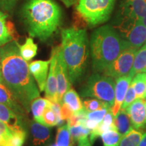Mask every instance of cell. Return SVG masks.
<instances>
[{
  "instance_id": "d4e9b609",
  "label": "cell",
  "mask_w": 146,
  "mask_h": 146,
  "mask_svg": "<svg viewBox=\"0 0 146 146\" xmlns=\"http://www.w3.org/2000/svg\"><path fill=\"white\" fill-rule=\"evenodd\" d=\"M70 135L72 141H79L86 139L91 133V130L87 128L83 123H78L76 125L69 127Z\"/></svg>"
},
{
  "instance_id": "5b68a950",
  "label": "cell",
  "mask_w": 146,
  "mask_h": 146,
  "mask_svg": "<svg viewBox=\"0 0 146 146\" xmlns=\"http://www.w3.org/2000/svg\"><path fill=\"white\" fill-rule=\"evenodd\" d=\"M116 0H78L76 10L80 17L90 27L109 19Z\"/></svg>"
},
{
  "instance_id": "4dcf8cb0",
  "label": "cell",
  "mask_w": 146,
  "mask_h": 146,
  "mask_svg": "<svg viewBox=\"0 0 146 146\" xmlns=\"http://www.w3.org/2000/svg\"><path fill=\"white\" fill-rule=\"evenodd\" d=\"M25 139L26 132L25 131H15L6 140V146H23Z\"/></svg>"
},
{
  "instance_id": "8fae6325",
  "label": "cell",
  "mask_w": 146,
  "mask_h": 146,
  "mask_svg": "<svg viewBox=\"0 0 146 146\" xmlns=\"http://www.w3.org/2000/svg\"><path fill=\"white\" fill-rule=\"evenodd\" d=\"M146 101L137 98L125 109L135 129L143 130L146 127Z\"/></svg>"
},
{
  "instance_id": "d6a6232c",
  "label": "cell",
  "mask_w": 146,
  "mask_h": 146,
  "mask_svg": "<svg viewBox=\"0 0 146 146\" xmlns=\"http://www.w3.org/2000/svg\"><path fill=\"white\" fill-rule=\"evenodd\" d=\"M137 99L136 96V93L135 91L134 87L132 85V84L131 83L130 86H129V89H128L127 94L125 97V100H124L123 104H122L121 108L123 110H125L131 104L133 101H135Z\"/></svg>"
},
{
  "instance_id": "74e56055",
  "label": "cell",
  "mask_w": 146,
  "mask_h": 146,
  "mask_svg": "<svg viewBox=\"0 0 146 146\" xmlns=\"http://www.w3.org/2000/svg\"><path fill=\"white\" fill-rule=\"evenodd\" d=\"M139 146H146V133L144 135L143 137L142 138L141 142H140Z\"/></svg>"
},
{
  "instance_id": "9c48e42d",
  "label": "cell",
  "mask_w": 146,
  "mask_h": 146,
  "mask_svg": "<svg viewBox=\"0 0 146 146\" xmlns=\"http://www.w3.org/2000/svg\"><path fill=\"white\" fill-rule=\"evenodd\" d=\"M56 71L58 84V102L61 105L64 95L71 88V83L69 79L68 68L64 59L60 45H58Z\"/></svg>"
},
{
  "instance_id": "836d02e7",
  "label": "cell",
  "mask_w": 146,
  "mask_h": 146,
  "mask_svg": "<svg viewBox=\"0 0 146 146\" xmlns=\"http://www.w3.org/2000/svg\"><path fill=\"white\" fill-rule=\"evenodd\" d=\"M14 132L4 123L0 120V142L8 140Z\"/></svg>"
},
{
  "instance_id": "1f68e13d",
  "label": "cell",
  "mask_w": 146,
  "mask_h": 146,
  "mask_svg": "<svg viewBox=\"0 0 146 146\" xmlns=\"http://www.w3.org/2000/svg\"><path fill=\"white\" fill-rule=\"evenodd\" d=\"M110 109H111V108L105 107L102 109L94 111V112H87L86 119L100 125L104 118L106 114Z\"/></svg>"
},
{
  "instance_id": "52a82bcc",
  "label": "cell",
  "mask_w": 146,
  "mask_h": 146,
  "mask_svg": "<svg viewBox=\"0 0 146 146\" xmlns=\"http://www.w3.org/2000/svg\"><path fill=\"white\" fill-rule=\"evenodd\" d=\"M137 50L129 45L124 49L117 58L103 71L104 74L116 78L127 75L132 68L135 56Z\"/></svg>"
},
{
  "instance_id": "603a6c76",
  "label": "cell",
  "mask_w": 146,
  "mask_h": 146,
  "mask_svg": "<svg viewBox=\"0 0 146 146\" xmlns=\"http://www.w3.org/2000/svg\"><path fill=\"white\" fill-rule=\"evenodd\" d=\"M146 131L133 129L122 137L118 146H139Z\"/></svg>"
},
{
  "instance_id": "4fadbf2b",
  "label": "cell",
  "mask_w": 146,
  "mask_h": 146,
  "mask_svg": "<svg viewBox=\"0 0 146 146\" xmlns=\"http://www.w3.org/2000/svg\"><path fill=\"white\" fill-rule=\"evenodd\" d=\"M133 78V76L131 75L129 73L127 75L116 78L114 102L112 107L111 108V111H112L114 116L121 108L126 94H127L128 89L130 86Z\"/></svg>"
},
{
  "instance_id": "4316f807",
  "label": "cell",
  "mask_w": 146,
  "mask_h": 146,
  "mask_svg": "<svg viewBox=\"0 0 146 146\" xmlns=\"http://www.w3.org/2000/svg\"><path fill=\"white\" fill-rule=\"evenodd\" d=\"M131 84L135 91L137 98L144 99L146 88V72L137 74L131 81Z\"/></svg>"
},
{
  "instance_id": "f1b7e54d",
  "label": "cell",
  "mask_w": 146,
  "mask_h": 146,
  "mask_svg": "<svg viewBox=\"0 0 146 146\" xmlns=\"http://www.w3.org/2000/svg\"><path fill=\"white\" fill-rule=\"evenodd\" d=\"M43 125L47 127H54L63 123V120L59 117L57 113L52 108V104L45 110L43 113Z\"/></svg>"
},
{
  "instance_id": "83f0119b",
  "label": "cell",
  "mask_w": 146,
  "mask_h": 146,
  "mask_svg": "<svg viewBox=\"0 0 146 146\" xmlns=\"http://www.w3.org/2000/svg\"><path fill=\"white\" fill-rule=\"evenodd\" d=\"M104 146H118L122 135L116 129H110L100 135Z\"/></svg>"
},
{
  "instance_id": "f546056e",
  "label": "cell",
  "mask_w": 146,
  "mask_h": 146,
  "mask_svg": "<svg viewBox=\"0 0 146 146\" xmlns=\"http://www.w3.org/2000/svg\"><path fill=\"white\" fill-rule=\"evenodd\" d=\"M83 106L87 112H94L105 107L111 108L107 103L96 98L84 100Z\"/></svg>"
},
{
  "instance_id": "7a4b0ae2",
  "label": "cell",
  "mask_w": 146,
  "mask_h": 146,
  "mask_svg": "<svg viewBox=\"0 0 146 146\" xmlns=\"http://www.w3.org/2000/svg\"><path fill=\"white\" fill-rule=\"evenodd\" d=\"M23 16L30 36L45 41L59 27L62 12L52 0H29L23 8Z\"/></svg>"
},
{
  "instance_id": "7402d4cb",
  "label": "cell",
  "mask_w": 146,
  "mask_h": 146,
  "mask_svg": "<svg viewBox=\"0 0 146 146\" xmlns=\"http://www.w3.org/2000/svg\"><path fill=\"white\" fill-rule=\"evenodd\" d=\"M146 72V43L137 51L129 74L133 77L138 73Z\"/></svg>"
},
{
  "instance_id": "e575fe53",
  "label": "cell",
  "mask_w": 146,
  "mask_h": 146,
  "mask_svg": "<svg viewBox=\"0 0 146 146\" xmlns=\"http://www.w3.org/2000/svg\"><path fill=\"white\" fill-rule=\"evenodd\" d=\"M18 0H0V9L5 12H11Z\"/></svg>"
},
{
  "instance_id": "7c38bea8",
  "label": "cell",
  "mask_w": 146,
  "mask_h": 146,
  "mask_svg": "<svg viewBox=\"0 0 146 146\" xmlns=\"http://www.w3.org/2000/svg\"><path fill=\"white\" fill-rule=\"evenodd\" d=\"M125 41L131 47L139 50L146 43V27L141 23H135L120 31Z\"/></svg>"
},
{
  "instance_id": "44dd1931",
  "label": "cell",
  "mask_w": 146,
  "mask_h": 146,
  "mask_svg": "<svg viewBox=\"0 0 146 146\" xmlns=\"http://www.w3.org/2000/svg\"><path fill=\"white\" fill-rule=\"evenodd\" d=\"M114 125L116 126V130L122 135V136L125 135L131 130L134 129L129 115L127 114L125 110L123 109H120L114 116Z\"/></svg>"
},
{
  "instance_id": "ba28073f",
  "label": "cell",
  "mask_w": 146,
  "mask_h": 146,
  "mask_svg": "<svg viewBox=\"0 0 146 146\" xmlns=\"http://www.w3.org/2000/svg\"><path fill=\"white\" fill-rule=\"evenodd\" d=\"M122 11V21L139 22L146 27V1L145 0H125Z\"/></svg>"
},
{
  "instance_id": "484cf974",
  "label": "cell",
  "mask_w": 146,
  "mask_h": 146,
  "mask_svg": "<svg viewBox=\"0 0 146 146\" xmlns=\"http://www.w3.org/2000/svg\"><path fill=\"white\" fill-rule=\"evenodd\" d=\"M73 143L71 137L69 126L66 124L58 128L56 135L55 146H71Z\"/></svg>"
},
{
  "instance_id": "e0dca14e",
  "label": "cell",
  "mask_w": 146,
  "mask_h": 146,
  "mask_svg": "<svg viewBox=\"0 0 146 146\" xmlns=\"http://www.w3.org/2000/svg\"><path fill=\"white\" fill-rule=\"evenodd\" d=\"M16 39V32L13 23L8 20L7 14L0 10V46Z\"/></svg>"
},
{
  "instance_id": "8992f818",
  "label": "cell",
  "mask_w": 146,
  "mask_h": 146,
  "mask_svg": "<svg viewBox=\"0 0 146 146\" xmlns=\"http://www.w3.org/2000/svg\"><path fill=\"white\" fill-rule=\"evenodd\" d=\"M81 95L83 98L102 100L112 108L114 102L115 82L110 76L96 72L89 76Z\"/></svg>"
},
{
  "instance_id": "6da1fadb",
  "label": "cell",
  "mask_w": 146,
  "mask_h": 146,
  "mask_svg": "<svg viewBox=\"0 0 146 146\" xmlns=\"http://www.w3.org/2000/svg\"><path fill=\"white\" fill-rule=\"evenodd\" d=\"M0 54L3 83L29 114L31 102L40 97V91L29 70L28 62L22 57L16 40L1 46Z\"/></svg>"
},
{
  "instance_id": "277c9868",
  "label": "cell",
  "mask_w": 146,
  "mask_h": 146,
  "mask_svg": "<svg viewBox=\"0 0 146 146\" xmlns=\"http://www.w3.org/2000/svg\"><path fill=\"white\" fill-rule=\"evenodd\" d=\"M129 45L130 44L122 39L118 32L110 25H104L96 29L91 35L89 41L95 72H103Z\"/></svg>"
},
{
  "instance_id": "9a60e30c",
  "label": "cell",
  "mask_w": 146,
  "mask_h": 146,
  "mask_svg": "<svg viewBox=\"0 0 146 146\" xmlns=\"http://www.w3.org/2000/svg\"><path fill=\"white\" fill-rule=\"evenodd\" d=\"M0 104L6 106L23 117L28 115V113L18 101L13 93L2 83H0Z\"/></svg>"
},
{
  "instance_id": "30bf717a",
  "label": "cell",
  "mask_w": 146,
  "mask_h": 146,
  "mask_svg": "<svg viewBox=\"0 0 146 146\" xmlns=\"http://www.w3.org/2000/svg\"><path fill=\"white\" fill-rule=\"evenodd\" d=\"M58 46L53 47L51 54L50 64L49 73L47 76L46 86L45 89V98L53 103H58V84L56 78V66L57 62V54ZM59 104V103H58Z\"/></svg>"
},
{
  "instance_id": "f35d334b",
  "label": "cell",
  "mask_w": 146,
  "mask_h": 146,
  "mask_svg": "<svg viewBox=\"0 0 146 146\" xmlns=\"http://www.w3.org/2000/svg\"><path fill=\"white\" fill-rule=\"evenodd\" d=\"M0 83H3V80L2 77V73H1V58L0 54Z\"/></svg>"
},
{
  "instance_id": "5bb4252c",
  "label": "cell",
  "mask_w": 146,
  "mask_h": 146,
  "mask_svg": "<svg viewBox=\"0 0 146 146\" xmlns=\"http://www.w3.org/2000/svg\"><path fill=\"white\" fill-rule=\"evenodd\" d=\"M50 64V60H35L29 64V70L36 82L41 92L45 91Z\"/></svg>"
},
{
  "instance_id": "8d00e7d4",
  "label": "cell",
  "mask_w": 146,
  "mask_h": 146,
  "mask_svg": "<svg viewBox=\"0 0 146 146\" xmlns=\"http://www.w3.org/2000/svg\"><path fill=\"white\" fill-rule=\"evenodd\" d=\"M78 146H91V143L89 138H87L86 139L78 142Z\"/></svg>"
},
{
  "instance_id": "ab89813d",
  "label": "cell",
  "mask_w": 146,
  "mask_h": 146,
  "mask_svg": "<svg viewBox=\"0 0 146 146\" xmlns=\"http://www.w3.org/2000/svg\"><path fill=\"white\" fill-rule=\"evenodd\" d=\"M144 99H146V88H145V96H144Z\"/></svg>"
},
{
  "instance_id": "60d3db41",
  "label": "cell",
  "mask_w": 146,
  "mask_h": 146,
  "mask_svg": "<svg viewBox=\"0 0 146 146\" xmlns=\"http://www.w3.org/2000/svg\"><path fill=\"white\" fill-rule=\"evenodd\" d=\"M145 107H146V104H145Z\"/></svg>"
},
{
  "instance_id": "ac0fdd59",
  "label": "cell",
  "mask_w": 146,
  "mask_h": 146,
  "mask_svg": "<svg viewBox=\"0 0 146 146\" xmlns=\"http://www.w3.org/2000/svg\"><path fill=\"white\" fill-rule=\"evenodd\" d=\"M33 135V143L35 145L45 143L50 138V130L47 126L33 120L31 126Z\"/></svg>"
},
{
  "instance_id": "2e32d148",
  "label": "cell",
  "mask_w": 146,
  "mask_h": 146,
  "mask_svg": "<svg viewBox=\"0 0 146 146\" xmlns=\"http://www.w3.org/2000/svg\"><path fill=\"white\" fill-rule=\"evenodd\" d=\"M23 116L16 114L6 106L0 104V120L4 123L12 131H25Z\"/></svg>"
},
{
  "instance_id": "3957f363",
  "label": "cell",
  "mask_w": 146,
  "mask_h": 146,
  "mask_svg": "<svg viewBox=\"0 0 146 146\" xmlns=\"http://www.w3.org/2000/svg\"><path fill=\"white\" fill-rule=\"evenodd\" d=\"M62 52L71 83L79 81L88 65L89 41L85 29L69 28L61 33Z\"/></svg>"
},
{
  "instance_id": "d590c367",
  "label": "cell",
  "mask_w": 146,
  "mask_h": 146,
  "mask_svg": "<svg viewBox=\"0 0 146 146\" xmlns=\"http://www.w3.org/2000/svg\"><path fill=\"white\" fill-rule=\"evenodd\" d=\"M66 7H70L77 3V0H60Z\"/></svg>"
},
{
  "instance_id": "d6986e66",
  "label": "cell",
  "mask_w": 146,
  "mask_h": 146,
  "mask_svg": "<svg viewBox=\"0 0 146 146\" xmlns=\"http://www.w3.org/2000/svg\"><path fill=\"white\" fill-rule=\"evenodd\" d=\"M51 104H52V102H50L46 98L39 97V98L35 99L31 104V110L32 114L33 115L34 120L43 125V113Z\"/></svg>"
},
{
  "instance_id": "ffe728a7",
  "label": "cell",
  "mask_w": 146,
  "mask_h": 146,
  "mask_svg": "<svg viewBox=\"0 0 146 146\" xmlns=\"http://www.w3.org/2000/svg\"><path fill=\"white\" fill-rule=\"evenodd\" d=\"M64 104L68 106L74 113L80 112L84 110L83 104L82 103L77 93L72 88L68 89L64 95L61 104Z\"/></svg>"
},
{
  "instance_id": "cb8c5ba5",
  "label": "cell",
  "mask_w": 146,
  "mask_h": 146,
  "mask_svg": "<svg viewBox=\"0 0 146 146\" xmlns=\"http://www.w3.org/2000/svg\"><path fill=\"white\" fill-rule=\"evenodd\" d=\"M37 49V45L35 43L32 37H29L23 45H20V53L22 57L28 62L36 56Z\"/></svg>"
}]
</instances>
